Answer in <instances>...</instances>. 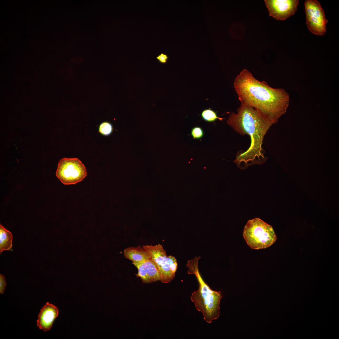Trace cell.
Returning a JSON list of instances; mask_svg holds the SVG:
<instances>
[{
	"mask_svg": "<svg viewBox=\"0 0 339 339\" xmlns=\"http://www.w3.org/2000/svg\"><path fill=\"white\" fill-rule=\"evenodd\" d=\"M234 88L241 104L249 105L274 122L287 111L289 95L283 89L274 88L256 79L244 68L235 78Z\"/></svg>",
	"mask_w": 339,
	"mask_h": 339,
	"instance_id": "1",
	"label": "cell"
},
{
	"mask_svg": "<svg viewBox=\"0 0 339 339\" xmlns=\"http://www.w3.org/2000/svg\"><path fill=\"white\" fill-rule=\"evenodd\" d=\"M227 122L237 132L241 135L248 134L251 138L249 148L245 151H238L234 163L242 169L264 163L267 158L262 147L263 141L274 122L253 107L243 104L237 108V113H231Z\"/></svg>",
	"mask_w": 339,
	"mask_h": 339,
	"instance_id": "2",
	"label": "cell"
},
{
	"mask_svg": "<svg viewBox=\"0 0 339 339\" xmlns=\"http://www.w3.org/2000/svg\"><path fill=\"white\" fill-rule=\"evenodd\" d=\"M200 258L196 257L189 260L186 264L187 273L194 275L199 284L198 289L192 293L190 298L196 309L202 313L204 320L210 323L219 316L220 304L223 295L221 292L212 289L202 277L198 266Z\"/></svg>",
	"mask_w": 339,
	"mask_h": 339,
	"instance_id": "3",
	"label": "cell"
},
{
	"mask_svg": "<svg viewBox=\"0 0 339 339\" xmlns=\"http://www.w3.org/2000/svg\"><path fill=\"white\" fill-rule=\"evenodd\" d=\"M243 236L248 245L254 249L268 248L277 239L272 227L258 218L248 221Z\"/></svg>",
	"mask_w": 339,
	"mask_h": 339,
	"instance_id": "4",
	"label": "cell"
},
{
	"mask_svg": "<svg viewBox=\"0 0 339 339\" xmlns=\"http://www.w3.org/2000/svg\"><path fill=\"white\" fill-rule=\"evenodd\" d=\"M56 175L66 185L75 184L86 176L87 170L82 162L77 158H63L58 164Z\"/></svg>",
	"mask_w": 339,
	"mask_h": 339,
	"instance_id": "5",
	"label": "cell"
},
{
	"mask_svg": "<svg viewBox=\"0 0 339 339\" xmlns=\"http://www.w3.org/2000/svg\"><path fill=\"white\" fill-rule=\"evenodd\" d=\"M306 24L312 33L322 35L326 32V24L324 11L319 2L316 0H306L304 2Z\"/></svg>",
	"mask_w": 339,
	"mask_h": 339,
	"instance_id": "6",
	"label": "cell"
},
{
	"mask_svg": "<svg viewBox=\"0 0 339 339\" xmlns=\"http://www.w3.org/2000/svg\"><path fill=\"white\" fill-rule=\"evenodd\" d=\"M143 247L150 253L151 260L155 264L158 271L161 282L167 283L175 277V275L171 272L166 251L162 245H143Z\"/></svg>",
	"mask_w": 339,
	"mask_h": 339,
	"instance_id": "7",
	"label": "cell"
},
{
	"mask_svg": "<svg viewBox=\"0 0 339 339\" xmlns=\"http://www.w3.org/2000/svg\"><path fill=\"white\" fill-rule=\"evenodd\" d=\"M269 15L277 20H284L293 15L299 4L297 0H265Z\"/></svg>",
	"mask_w": 339,
	"mask_h": 339,
	"instance_id": "8",
	"label": "cell"
},
{
	"mask_svg": "<svg viewBox=\"0 0 339 339\" xmlns=\"http://www.w3.org/2000/svg\"><path fill=\"white\" fill-rule=\"evenodd\" d=\"M138 270L135 274L140 277L143 283H149L160 281V278L157 268L151 260L139 262H132Z\"/></svg>",
	"mask_w": 339,
	"mask_h": 339,
	"instance_id": "9",
	"label": "cell"
},
{
	"mask_svg": "<svg viewBox=\"0 0 339 339\" xmlns=\"http://www.w3.org/2000/svg\"><path fill=\"white\" fill-rule=\"evenodd\" d=\"M58 314L59 309L56 307L48 302L46 303L38 315L37 326L45 332L49 331Z\"/></svg>",
	"mask_w": 339,
	"mask_h": 339,
	"instance_id": "10",
	"label": "cell"
},
{
	"mask_svg": "<svg viewBox=\"0 0 339 339\" xmlns=\"http://www.w3.org/2000/svg\"><path fill=\"white\" fill-rule=\"evenodd\" d=\"M123 254L126 258L132 262L151 260V255L148 252L140 246L126 248L124 250Z\"/></svg>",
	"mask_w": 339,
	"mask_h": 339,
	"instance_id": "11",
	"label": "cell"
},
{
	"mask_svg": "<svg viewBox=\"0 0 339 339\" xmlns=\"http://www.w3.org/2000/svg\"><path fill=\"white\" fill-rule=\"evenodd\" d=\"M13 236L11 232L0 224V253L10 250L12 247Z\"/></svg>",
	"mask_w": 339,
	"mask_h": 339,
	"instance_id": "12",
	"label": "cell"
},
{
	"mask_svg": "<svg viewBox=\"0 0 339 339\" xmlns=\"http://www.w3.org/2000/svg\"><path fill=\"white\" fill-rule=\"evenodd\" d=\"M201 116L204 120L209 122L214 121L217 119H218L221 121L224 119L223 118L218 116L216 113L210 109L204 110L202 112Z\"/></svg>",
	"mask_w": 339,
	"mask_h": 339,
	"instance_id": "13",
	"label": "cell"
},
{
	"mask_svg": "<svg viewBox=\"0 0 339 339\" xmlns=\"http://www.w3.org/2000/svg\"><path fill=\"white\" fill-rule=\"evenodd\" d=\"M113 127L111 124L108 121L102 122L99 128V132L102 135L108 136L110 135L112 132Z\"/></svg>",
	"mask_w": 339,
	"mask_h": 339,
	"instance_id": "14",
	"label": "cell"
},
{
	"mask_svg": "<svg viewBox=\"0 0 339 339\" xmlns=\"http://www.w3.org/2000/svg\"><path fill=\"white\" fill-rule=\"evenodd\" d=\"M191 135L193 139H199L203 137L204 132L201 127L195 126L191 129Z\"/></svg>",
	"mask_w": 339,
	"mask_h": 339,
	"instance_id": "15",
	"label": "cell"
},
{
	"mask_svg": "<svg viewBox=\"0 0 339 339\" xmlns=\"http://www.w3.org/2000/svg\"><path fill=\"white\" fill-rule=\"evenodd\" d=\"M167 259L170 270L172 273L175 275V272L178 267V264L176 259L174 256L171 255L168 256Z\"/></svg>",
	"mask_w": 339,
	"mask_h": 339,
	"instance_id": "16",
	"label": "cell"
},
{
	"mask_svg": "<svg viewBox=\"0 0 339 339\" xmlns=\"http://www.w3.org/2000/svg\"><path fill=\"white\" fill-rule=\"evenodd\" d=\"M7 283L5 280V278L4 275L0 274V293L3 294L6 287L7 285Z\"/></svg>",
	"mask_w": 339,
	"mask_h": 339,
	"instance_id": "17",
	"label": "cell"
},
{
	"mask_svg": "<svg viewBox=\"0 0 339 339\" xmlns=\"http://www.w3.org/2000/svg\"><path fill=\"white\" fill-rule=\"evenodd\" d=\"M156 58L160 63L162 64H165L167 62L169 57L167 55L162 53L157 56Z\"/></svg>",
	"mask_w": 339,
	"mask_h": 339,
	"instance_id": "18",
	"label": "cell"
}]
</instances>
